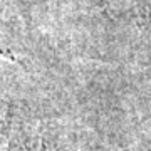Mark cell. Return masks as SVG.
Wrapping results in <instances>:
<instances>
[{"mask_svg":"<svg viewBox=\"0 0 151 151\" xmlns=\"http://www.w3.org/2000/svg\"><path fill=\"white\" fill-rule=\"evenodd\" d=\"M0 55H4V57H10V55L7 54V52H4V50H0Z\"/></svg>","mask_w":151,"mask_h":151,"instance_id":"cell-1","label":"cell"}]
</instances>
